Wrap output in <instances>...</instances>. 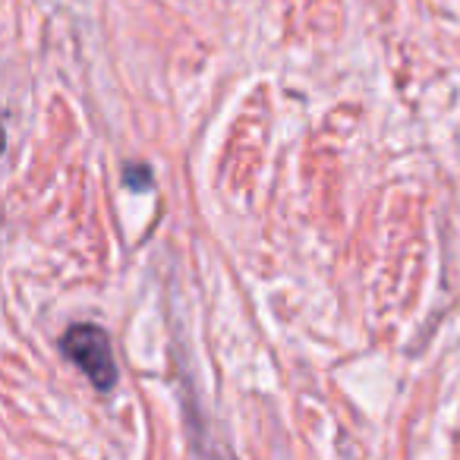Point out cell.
<instances>
[{"label": "cell", "instance_id": "cell-1", "mask_svg": "<svg viewBox=\"0 0 460 460\" xmlns=\"http://www.w3.org/2000/svg\"><path fill=\"white\" fill-rule=\"evenodd\" d=\"M60 350L98 391H111L117 385V363L104 328L89 322L66 328V334L60 338Z\"/></svg>", "mask_w": 460, "mask_h": 460}, {"label": "cell", "instance_id": "cell-2", "mask_svg": "<svg viewBox=\"0 0 460 460\" xmlns=\"http://www.w3.org/2000/svg\"><path fill=\"white\" fill-rule=\"evenodd\" d=\"M123 180H127L129 190L142 192V190H148V186H152V171H148V167H142V164H129L127 171H123Z\"/></svg>", "mask_w": 460, "mask_h": 460}]
</instances>
